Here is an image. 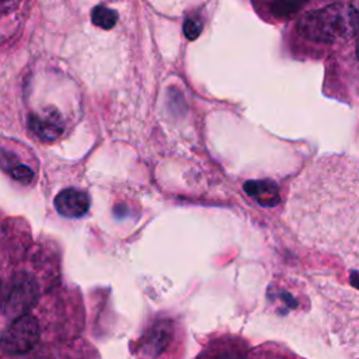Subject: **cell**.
I'll return each instance as SVG.
<instances>
[{"label":"cell","instance_id":"5bb4252c","mask_svg":"<svg viewBox=\"0 0 359 359\" xmlns=\"http://www.w3.org/2000/svg\"><path fill=\"white\" fill-rule=\"evenodd\" d=\"M2 296H3V292H2V280H0V305H2Z\"/></svg>","mask_w":359,"mask_h":359},{"label":"cell","instance_id":"5b68a950","mask_svg":"<svg viewBox=\"0 0 359 359\" xmlns=\"http://www.w3.org/2000/svg\"><path fill=\"white\" fill-rule=\"evenodd\" d=\"M29 128L40 141L54 142L63 134L65 124L56 108L47 107L30 115Z\"/></svg>","mask_w":359,"mask_h":359},{"label":"cell","instance_id":"3957f363","mask_svg":"<svg viewBox=\"0 0 359 359\" xmlns=\"http://www.w3.org/2000/svg\"><path fill=\"white\" fill-rule=\"evenodd\" d=\"M41 330L37 319L29 313L17 317L0 338V349L10 355L26 353L40 341Z\"/></svg>","mask_w":359,"mask_h":359},{"label":"cell","instance_id":"8992f818","mask_svg":"<svg viewBox=\"0 0 359 359\" xmlns=\"http://www.w3.org/2000/svg\"><path fill=\"white\" fill-rule=\"evenodd\" d=\"M55 208L65 217H82L90 209V197L84 191L68 188L56 195Z\"/></svg>","mask_w":359,"mask_h":359},{"label":"cell","instance_id":"6da1fadb","mask_svg":"<svg viewBox=\"0 0 359 359\" xmlns=\"http://www.w3.org/2000/svg\"><path fill=\"white\" fill-rule=\"evenodd\" d=\"M288 220L300 240L356 264L359 176L351 156L323 158L293 183Z\"/></svg>","mask_w":359,"mask_h":359},{"label":"cell","instance_id":"52a82bcc","mask_svg":"<svg viewBox=\"0 0 359 359\" xmlns=\"http://www.w3.org/2000/svg\"><path fill=\"white\" fill-rule=\"evenodd\" d=\"M245 191L263 206H277L281 201L278 185L273 181H249L245 184Z\"/></svg>","mask_w":359,"mask_h":359},{"label":"cell","instance_id":"7c38bea8","mask_svg":"<svg viewBox=\"0 0 359 359\" xmlns=\"http://www.w3.org/2000/svg\"><path fill=\"white\" fill-rule=\"evenodd\" d=\"M202 33V23L195 17H188L184 23V34L190 41L197 40Z\"/></svg>","mask_w":359,"mask_h":359},{"label":"cell","instance_id":"ba28073f","mask_svg":"<svg viewBox=\"0 0 359 359\" xmlns=\"http://www.w3.org/2000/svg\"><path fill=\"white\" fill-rule=\"evenodd\" d=\"M170 326L167 323L165 324H156V327L145 337V351L149 355H159L165 346L170 342Z\"/></svg>","mask_w":359,"mask_h":359},{"label":"cell","instance_id":"4fadbf2b","mask_svg":"<svg viewBox=\"0 0 359 359\" xmlns=\"http://www.w3.org/2000/svg\"><path fill=\"white\" fill-rule=\"evenodd\" d=\"M23 0H0V17H5L13 13Z\"/></svg>","mask_w":359,"mask_h":359},{"label":"cell","instance_id":"277c9868","mask_svg":"<svg viewBox=\"0 0 359 359\" xmlns=\"http://www.w3.org/2000/svg\"><path fill=\"white\" fill-rule=\"evenodd\" d=\"M40 298V288L37 281L29 274H19L6 298L5 312L10 317H20L29 313Z\"/></svg>","mask_w":359,"mask_h":359},{"label":"cell","instance_id":"30bf717a","mask_svg":"<svg viewBox=\"0 0 359 359\" xmlns=\"http://www.w3.org/2000/svg\"><path fill=\"white\" fill-rule=\"evenodd\" d=\"M91 22L102 30H111L118 22V13L105 6H96L91 12Z\"/></svg>","mask_w":359,"mask_h":359},{"label":"cell","instance_id":"9c48e42d","mask_svg":"<svg viewBox=\"0 0 359 359\" xmlns=\"http://www.w3.org/2000/svg\"><path fill=\"white\" fill-rule=\"evenodd\" d=\"M306 0H267L268 9L275 17H291L296 15Z\"/></svg>","mask_w":359,"mask_h":359},{"label":"cell","instance_id":"8fae6325","mask_svg":"<svg viewBox=\"0 0 359 359\" xmlns=\"http://www.w3.org/2000/svg\"><path fill=\"white\" fill-rule=\"evenodd\" d=\"M10 176L19 181V183H23V184H30L34 178V171L24 166V165H19V166H15L12 170H10Z\"/></svg>","mask_w":359,"mask_h":359},{"label":"cell","instance_id":"7a4b0ae2","mask_svg":"<svg viewBox=\"0 0 359 359\" xmlns=\"http://www.w3.org/2000/svg\"><path fill=\"white\" fill-rule=\"evenodd\" d=\"M358 12L352 5L335 3L305 13L299 23V34L313 43L338 44L355 37Z\"/></svg>","mask_w":359,"mask_h":359}]
</instances>
